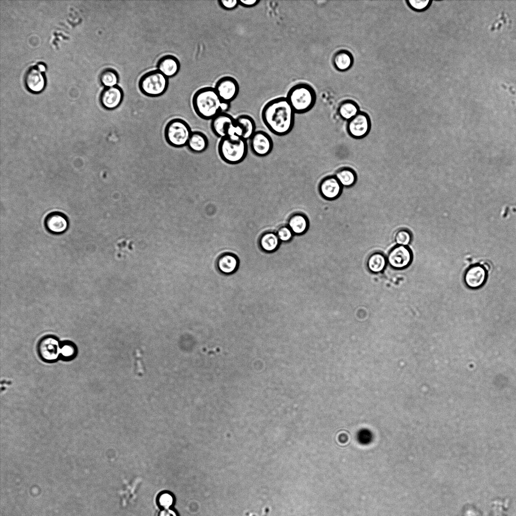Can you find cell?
<instances>
[{
  "label": "cell",
  "mask_w": 516,
  "mask_h": 516,
  "mask_svg": "<svg viewBox=\"0 0 516 516\" xmlns=\"http://www.w3.org/2000/svg\"><path fill=\"white\" fill-rule=\"evenodd\" d=\"M295 112L286 97L274 98L264 106L262 111L263 121L273 134L283 136L292 130Z\"/></svg>",
  "instance_id": "obj_1"
},
{
  "label": "cell",
  "mask_w": 516,
  "mask_h": 516,
  "mask_svg": "<svg viewBox=\"0 0 516 516\" xmlns=\"http://www.w3.org/2000/svg\"><path fill=\"white\" fill-rule=\"evenodd\" d=\"M192 104L196 114L205 120H212L229 107L221 100L215 88L211 87L198 90L193 95Z\"/></svg>",
  "instance_id": "obj_2"
},
{
  "label": "cell",
  "mask_w": 516,
  "mask_h": 516,
  "mask_svg": "<svg viewBox=\"0 0 516 516\" xmlns=\"http://www.w3.org/2000/svg\"><path fill=\"white\" fill-rule=\"evenodd\" d=\"M296 113L301 114L310 110L315 104L316 92L313 88L305 83L293 86L286 97Z\"/></svg>",
  "instance_id": "obj_3"
},
{
  "label": "cell",
  "mask_w": 516,
  "mask_h": 516,
  "mask_svg": "<svg viewBox=\"0 0 516 516\" xmlns=\"http://www.w3.org/2000/svg\"><path fill=\"white\" fill-rule=\"evenodd\" d=\"M220 157L225 163L235 165L242 162L248 153L247 141L239 137L220 139L218 147Z\"/></svg>",
  "instance_id": "obj_4"
},
{
  "label": "cell",
  "mask_w": 516,
  "mask_h": 516,
  "mask_svg": "<svg viewBox=\"0 0 516 516\" xmlns=\"http://www.w3.org/2000/svg\"><path fill=\"white\" fill-rule=\"evenodd\" d=\"M168 85L169 78L157 69L142 75L138 83L142 93L150 97H159L164 94Z\"/></svg>",
  "instance_id": "obj_5"
},
{
  "label": "cell",
  "mask_w": 516,
  "mask_h": 516,
  "mask_svg": "<svg viewBox=\"0 0 516 516\" xmlns=\"http://www.w3.org/2000/svg\"><path fill=\"white\" fill-rule=\"evenodd\" d=\"M191 133L189 125L185 120L176 118L166 124L164 137L170 146L179 148L187 145Z\"/></svg>",
  "instance_id": "obj_6"
},
{
  "label": "cell",
  "mask_w": 516,
  "mask_h": 516,
  "mask_svg": "<svg viewBox=\"0 0 516 516\" xmlns=\"http://www.w3.org/2000/svg\"><path fill=\"white\" fill-rule=\"evenodd\" d=\"M211 128L215 135L221 139L228 137L242 138V131L236 118L225 112H220L211 120Z\"/></svg>",
  "instance_id": "obj_7"
},
{
  "label": "cell",
  "mask_w": 516,
  "mask_h": 516,
  "mask_svg": "<svg viewBox=\"0 0 516 516\" xmlns=\"http://www.w3.org/2000/svg\"><path fill=\"white\" fill-rule=\"evenodd\" d=\"M60 341L57 337L51 334L44 335L39 340L36 351L41 361L52 363L59 359Z\"/></svg>",
  "instance_id": "obj_8"
},
{
  "label": "cell",
  "mask_w": 516,
  "mask_h": 516,
  "mask_svg": "<svg viewBox=\"0 0 516 516\" xmlns=\"http://www.w3.org/2000/svg\"><path fill=\"white\" fill-rule=\"evenodd\" d=\"M214 88L221 100L229 104L236 98L239 92L238 82L230 76L221 78L216 82Z\"/></svg>",
  "instance_id": "obj_9"
},
{
  "label": "cell",
  "mask_w": 516,
  "mask_h": 516,
  "mask_svg": "<svg viewBox=\"0 0 516 516\" xmlns=\"http://www.w3.org/2000/svg\"><path fill=\"white\" fill-rule=\"evenodd\" d=\"M412 258V253L409 247L397 245L389 251L386 259L392 268L403 270L410 265Z\"/></svg>",
  "instance_id": "obj_10"
},
{
  "label": "cell",
  "mask_w": 516,
  "mask_h": 516,
  "mask_svg": "<svg viewBox=\"0 0 516 516\" xmlns=\"http://www.w3.org/2000/svg\"><path fill=\"white\" fill-rule=\"evenodd\" d=\"M249 141L251 150L256 156L265 157L273 150V140L267 133L263 131H256Z\"/></svg>",
  "instance_id": "obj_11"
},
{
  "label": "cell",
  "mask_w": 516,
  "mask_h": 516,
  "mask_svg": "<svg viewBox=\"0 0 516 516\" xmlns=\"http://www.w3.org/2000/svg\"><path fill=\"white\" fill-rule=\"evenodd\" d=\"M371 123L368 115L360 111L355 117L348 121L347 131L350 136L356 139L365 137L370 129Z\"/></svg>",
  "instance_id": "obj_12"
},
{
  "label": "cell",
  "mask_w": 516,
  "mask_h": 516,
  "mask_svg": "<svg viewBox=\"0 0 516 516\" xmlns=\"http://www.w3.org/2000/svg\"><path fill=\"white\" fill-rule=\"evenodd\" d=\"M123 96V91L118 85L106 87L101 93L100 102L104 108L113 110L117 108L121 104Z\"/></svg>",
  "instance_id": "obj_13"
},
{
  "label": "cell",
  "mask_w": 516,
  "mask_h": 516,
  "mask_svg": "<svg viewBox=\"0 0 516 516\" xmlns=\"http://www.w3.org/2000/svg\"><path fill=\"white\" fill-rule=\"evenodd\" d=\"M24 82L27 89L31 92L38 93L45 88V76L36 66L29 68L25 73Z\"/></svg>",
  "instance_id": "obj_14"
},
{
  "label": "cell",
  "mask_w": 516,
  "mask_h": 516,
  "mask_svg": "<svg viewBox=\"0 0 516 516\" xmlns=\"http://www.w3.org/2000/svg\"><path fill=\"white\" fill-rule=\"evenodd\" d=\"M44 224L48 232L54 234H60L68 229L69 221L67 216L62 213L54 212L49 214L45 218Z\"/></svg>",
  "instance_id": "obj_15"
},
{
  "label": "cell",
  "mask_w": 516,
  "mask_h": 516,
  "mask_svg": "<svg viewBox=\"0 0 516 516\" xmlns=\"http://www.w3.org/2000/svg\"><path fill=\"white\" fill-rule=\"evenodd\" d=\"M342 188L343 186L335 176H329L321 181L319 191L324 199L334 200L341 195Z\"/></svg>",
  "instance_id": "obj_16"
},
{
  "label": "cell",
  "mask_w": 516,
  "mask_h": 516,
  "mask_svg": "<svg viewBox=\"0 0 516 516\" xmlns=\"http://www.w3.org/2000/svg\"><path fill=\"white\" fill-rule=\"evenodd\" d=\"M487 278V271L485 268L480 265H474L470 267L466 272L464 280L468 287L476 289L481 287Z\"/></svg>",
  "instance_id": "obj_17"
},
{
  "label": "cell",
  "mask_w": 516,
  "mask_h": 516,
  "mask_svg": "<svg viewBox=\"0 0 516 516\" xmlns=\"http://www.w3.org/2000/svg\"><path fill=\"white\" fill-rule=\"evenodd\" d=\"M180 64L177 57L172 55L161 57L157 63V70L168 78L176 76L179 71Z\"/></svg>",
  "instance_id": "obj_18"
},
{
  "label": "cell",
  "mask_w": 516,
  "mask_h": 516,
  "mask_svg": "<svg viewBox=\"0 0 516 516\" xmlns=\"http://www.w3.org/2000/svg\"><path fill=\"white\" fill-rule=\"evenodd\" d=\"M332 62L337 71L345 72L350 70L353 66L354 58L352 54L348 50L341 49L335 53Z\"/></svg>",
  "instance_id": "obj_19"
},
{
  "label": "cell",
  "mask_w": 516,
  "mask_h": 516,
  "mask_svg": "<svg viewBox=\"0 0 516 516\" xmlns=\"http://www.w3.org/2000/svg\"><path fill=\"white\" fill-rule=\"evenodd\" d=\"M208 145L207 136L201 132L195 131L192 132L186 146L192 152L201 153L206 150Z\"/></svg>",
  "instance_id": "obj_20"
},
{
  "label": "cell",
  "mask_w": 516,
  "mask_h": 516,
  "mask_svg": "<svg viewBox=\"0 0 516 516\" xmlns=\"http://www.w3.org/2000/svg\"><path fill=\"white\" fill-rule=\"evenodd\" d=\"M387 263V259L382 253L374 252L367 260V268L372 273H379L384 270Z\"/></svg>",
  "instance_id": "obj_21"
},
{
  "label": "cell",
  "mask_w": 516,
  "mask_h": 516,
  "mask_svg": "<svg viewBox=\"0 0 516 516\" xmlns=\"http://www.w3.org/2000/svg\"><path fill=\"white\" fill-rule=\"evenodd\" d=\"M237 123L242 131V138L247 141L256 132V124L254 119L246 114L239 115L236 118Z\"/></svg>",
  "instance_id": "obj_22"
},
{
  "label": "cell",
  "mask_w": 516,
  "mask_h": 516,
  "mask_svg": "<svg viewBox=\"0 0 516 516\" xmlns=\"http://www.w3.org/2000/svg\"><path fill=\"white\" fill-rule=\"evenodd\" d=\"M358 104L352 100H345L341 102L338 108V113L344 119L350 120L359 112Z\"/></svg>",
  "instance_id": "obj_23"
},
{
  "label": "cell",
  "mask_w": 516,
  "mask_h": 516,
  "mask_svg": "<svg viewBox=\"0 0 516 516\" xmlns=\"http://www.w3.org/2000/svg\"><path fill=\"white\" fill-rule=\"evenodd\" d=\"M78 353L77 345L70 340L60 341L59 359L68 362L75 359Z\"/></svg>",
  "instance_id": "obj_24"
},
{
  "label": "cell",
  "mask_w": 516,
  "mask_h": 516,
  "mask_svg": "<svg viewBox=\"0 0 516 516\" xmlns=\"http://www.w3.org/2000/svg\"><path fill=\"white\" fill-rule=\"evenodd\" d=\"M288 224L291 231L298 234L304 233L307 230L308 226L307 218L301 214H295L292 215L289 220Z\"/></svg>",
  "instance_id": "obj_25"
},
{
  "label": "cell",
  "mask_w": 516,
  "mask_h": 516,
  "mask_svg": "<svg viewBox=\"0 0 516 516\" xmlns=\"http://www.w3.org/2000/svg\"><path fill=\"white\" fill-rule=\"evenodd\" d=\"M237 265V258L231 254H223L219 257L218 261V269L225 274H230L234 272Z\"/></svg>",
  "instance_id": "obj_26"
},
{
  "label": "cell",
  "mask_w": 516,
  "mask_h": 516,
  "mask_svg": "<svg viewBox=\"0 0 516 516\" xmlns=\"http://www.w3.org/2000/svg\"><path fill=\"white\" fill-rule=\"evenodd\" d=\"M335 177L342 186L350 187L353 185L357 180L355 171L349 168H343L337 171Z\"/></svg>",
  "instance_id": "obj_27"
},
{
  "label": "cell",
  "mask_w": 516,
  "mask_h": 516,
  "mask_svg": "<svg viewBox=\"0 0 516 516\" xmlns=\"http://www.w3.org/2000/svg\"><path fill=\"white\" fill-rule=\"evenodd\" d=\"M101 84L106 87L117 86L119 81L117 72L112 69H106L103 70L100 76Z\"/></svg>",
  "instance_id": "obj_28"
},
{
  "label": "cell",
  "mask_w": 516,
  "mask_h": 516,
  "mask_svg": "<svg viewBox=\"0 0 516 516\" xmlns=\"http://www.w3.org/2000/svg\"><path fill=\"white\" fill-rule=\"evenodd\" d=\"M279 240L277 235L272 232L267 233L261 237L260 245L264 250L272 251L278 247L279 243Z\"/></svg>",
  "instance_id": "obj_29"
},
{
  "label": "cell",
  "mask_w": 516,
  "mask_h": 516,
  "mask_svg": "<svg viewBox=\"0 0 516 516\" xmlns=\"http://www.w3.org/2000/svg\"><path fill=\"white\" fill-rule=\"evenodd\" d=\"M412 236L409 230L406 229H400L397 231L395 236V240L397 245L407 246L412 240Z\"/></svg>",
  "instance_id": "obj_30"
},
{
  "label": "cell",
  "mask_w": 516,
  "mask_h": 516,
  "mask_svg": "<svg viewBox=\"0 0 516 516\" xmlns=\"http://www.w3.org/2000/svg\"><path fill=\"white\" fill-rule=\"evenodd\" d=\"M357 439L361 444L367 445L370 443L373 439L372 432L367 429L360 430L357 434Z\"/></svg>",
  "instance_id": "obj_31"
},
{
  "label": "cell",
  "mask_w": 516,
  "mask_h": 516,
  "mask_svg": "<svg viewBox=\"0 0 516 516\" xmlns=\"http://www.w3.org/2000/svg\"><path fill=\"white\" fill-rule=\"evenodd\" d=\"M158 504L163 509L169 508L173 503V498L171 494L165 492L161 494L158 499Z\"/></svg>",
  "instance_id": "obj_32"
},
{
  "label": "cell",
  "mask_w": 516,
  "mask_h": 516,
  "mask_svg": "<svg viewBox=\"0 0 516 516\" xmlns=\"http://www.w3.org/2000/svg\"><path fill=\"white\" fill-rule=\"evenodd\" d=\"M408 6L415 11H421L426 8L429 2V1H406Z\"/></svg>",
  "instance_id": "obj_33"
},
{
  "label": "cell",
  "mask_w": 516,
  "mask_h": 516,
  "mask_svg": "<svg viewBox=\"0 0 516 516\" xmlns=\"http://www.w3.org/2000/svg\"><path fill=\"white\" fill-rule=\"evenodd\" d=\"M218 3L222 9L227 11L233 10L239 6L238 0H219Z\"/></svg>",
  "instance_id": "obj_34"
},
{
  "label": "cell",
  "mask_w": 516,
  "mask_h": 516,
  "mask_svg": "<svg viewBox=\"0 0 516 516\" xmlns=\"http://www.w3.org/2000/svg\"><path fill=\"white\" fill-rule=\"evenodd\" d=\"M292 231L287 227H282L278 232L277 236L279 239L283 241H287L290 240L292 236Z\"/></svg>",
  "instance_id": "obj_35"
},
{
  "label": "cell",
  "mask_w": 516,
  "mask_h": 516,
  "mask_svg": "<svg viewBox=\"0 0 516 516\" xmlns=\"http://www.w3.org/2000/svg\"><path fill=\"white\" fill-rule=\"evenodd\" d=\"M260 0H238L239 5L244 8H252L257 5Z\"/></svg>",
  "instance_id": "obj_36"
},
{
  "label": "cell",
  "mask_w": 516,
  "mask_h": 516,
  "mask_svg": "<svg viewBox=\"0 0 516 516\" xmlns=\"http://www.w3.org/2000/svg\"><path fill=\"white\" fill-rule=\"evenodd\" d=\"M158 516H177L175 511L169 509H163L158 513Z\"/></svg>",
  "instance_id": "obj_37"
},
{
  "label": "cell",
  "mask_w": 516,
  "mask_h": 516,
  "mask_svg": "<svg viewBox=\"0 0 516 516\" xmlns=\"http://www.w3.org/2000/svg\"><path fill=\"white\" fill-rule=\"evenodd\" d=\"M136 369H137V374L141 375L143 372V367H142V363H141V356L138 355V352H137V355L136 356Z\"/></svg>",
  "instance_id": "obj_38"
},
{
  "label": "cell",
  "mask_w": 516,
  "mask_h": 516,
  "mask_svg": "<svg viewBox=\"0 0 516 516\" xmlns=\"http://www.w3.org/2000/svg\"><path fill=\"white\" fill-rule=\"evenodd\" d=\"M36 66L43 73L46 70L45 65L42 63H38Z\"/></svg>",
  "instance_id": "obj_39"
}]
</instances>
